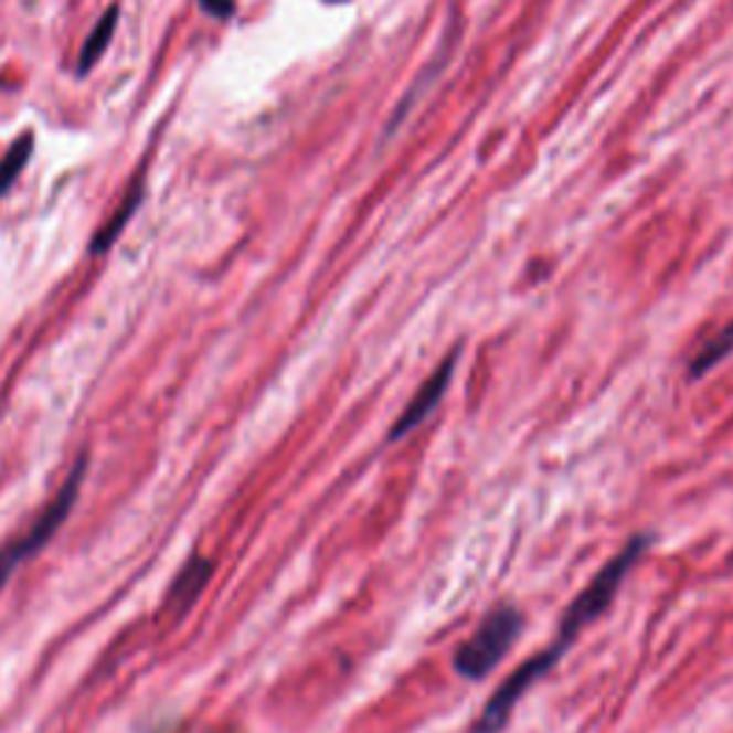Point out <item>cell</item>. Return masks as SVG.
Returning a JSON list of instances; mask_svg holds the SVG:
<instances>
[{"label":"cell","instance_id":"cell-1","mask_svg":"<svg viewBox=\"0 0 733 733\" xmlns=\"http://www.w3.org/2000/svg\"><path fill=\"white\" fill-rule=\"evenodd\" d=\"M524 630V614L513 605H501L481 619V625L458 645L453 656V670L461 679L481 682L501 665L510 654L516 639Z\"/></svg>","mask_w":733,"mask_h":733},{"label":"cell","instance_id":"cell-2","mask_svg":"<svg viewBox=\"0 0 733 733\" xmlns=\"http://www.w3.org/2000/svg\"><path fill=\"white\" fill-rule=\"evenodd\" d=\"M84 476H86V456H81L78 465L72 467L70 479L64 481V487H61L55 499L50 501V508L43 510L35 522L29 524L26 533H21V537L14 539V542H9L7 548H0V591H3V585L12 578V573L18 571L29 556H35L38 550L46 548V544L52 542V537H55L57 528L66 522L72 504L78 499Z\"/></svg>","mask_w":733,"mask_h":733},{"label":"cell","instance_id":"cell-3","mask_svg":"<svg viewBox=\"0 0 733 733\" xmlns=\"http://www.w3.org/2000/svg\"><path fill=\"white\" fill-rule=\"evenodd\" d=\"M456 364H458V350H453V353L447 355V359L442 361L427 379H424V384L416 390V395L410 399L402 416L395 418L393 431H390V442H399V438L410 436V433L416 431V427H422V424L436 413V407L442 404V399H445L447 387H450Z\"/></svg>","mask_w":733,"mask_h":733},{"label":"cell","instance_id":"cell-4","mask_svg":"<svg viewBox=\"0 0 733 733\" xmlns=\"http://www.w3.org/2000/svg\"><path fill=\"white\" fill-rule=\"evenodd\" d=\"M141 198H144V183L135 181L132 190L127 192V198L120 201L118 212H115L113 219H109L104 226H100L98 235L92 238V244H89V253L92 255H104L106 249L113 247L115 241H118V235L124 233V226H127L129 219H132V215H135V210H138V204H141Z\"/></svg>","mask_w":733,"mask_h":733},{"label":"cell","instance_id":"cell-5","mask_svg":"<svg viewBox=\"0 0 733 733\" xmlns=\"http://www.w3.org/2000/svg\"><path fill=\"white\" fill-rule=\"evenodd\" d=\"M733 353V321L731 325L722 327L713 339H708L705 344L699 347L697 353H693L691 359V366H688V379H702L705 373H711L713 366L720 364V361H725L727 355Z\"/></svg>","mask_w":733,"mask_h":733},{"label":"cell","instance_id":"cell-6","mask_svg":"<svg viewBox=\"0 0 733 733\" xmlns=\"http://www.w3.org/2000/svg\"><path fill=\"white\" fill-rule=\"evenodd\" d=\"M118 18H120V9L118 7H109L104 12V18H100V21L95 23V29H92V35L86 38L84 50H81L78 75H86V72H89L92 66L98 64L100 57H104L106 46H109V41H113V35H115V26H118Z\"/></svg>","mask_w":733,"mask_h":733},{"label":"cell","instance_id":"cell-7","mask_svg":"<svg viewBox=\"0 0 733 733\" xmlns=\"http://www.w3.org/2000/svg\"><path fill=\"white\" fill-rule=\"evenodd\" d=\"M210 576H212V562H206V559H192V562L178 573L176 582H172L170 605H190L192 599H198V593L204 591Z\"/></svg>","mask_w":733,"mask_h":733},{"label":"cell","instance_id":"cell-8","mask_svg":"<svg viewBox=\"0 0 733 733\" xmlns=\"http://www.w3.org/2000/svg\"><path fill=\"white\" fill-rule=\"evenodd\" d=\"M32 149H35V138H32V132L18 135L12 147L7 149V156L0 161V195H7L9 187L18 181V176L23 172L26 161L32 158Z\"/></svg>","mask_w":733,"mask_h":733},{"label":"cell","instance_id":"cell-9","mask_svg":"<svg viewBox=\"0 0 733 733\" xmlns=\"http://www.w3.org/2000/svg\"><path fill=\"white\" fill-rule=\"evenodd\" d=\"M201 7H204V12H210L212 18L226 21V18H233L235 0H201Z\"/></svg>","mask_w":733,"mask_h":733},{"label":"cell","instance_id":"cell-10","mask_svg":"<svg viewBox=\"0 0 733 733\" xmlns=\"http://www.w3.org/2000/svg\"><path fill=\"white\" fill-rule=\"evenodd\" d=\"M327 3H347V0H327Z\"/></svg>","mask_w":733,"mask_h":733}]
</instances>
